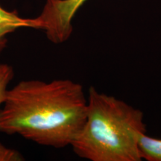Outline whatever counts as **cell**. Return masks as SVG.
Listing matches in <instances>:
<instances>
[{"mask_svg":"<svg viewBox=\"0 0 161 161\" xmlns=\"http://www.w3.org/2000/svg\"><path fill=\"white\" fill-rule=\"evenodd\" d=\"M87 98L69 79L22 80L8 89L0 106V132L43 146H71L83 128Z\"/></svg>","mask_w":161,"mask_h":161,"instance_id":"6da1fadb","label":"cell"},{"mask_svg":"<svg viewBox=\"0 0 161 161\" xmlns=\"http://www.w3.org/2000/svg\"><path fill=\"white\" fill-rule=\"evenodd\" d=\"M146 133L142 110L90 86L83 128L71 145L91 161H140V136Z\"/></svg>","mask_w":161,"mask_h":161,"instance_id":"7a4b0ae2","label":"cell"},{"mask_svg":"<svg viewBox=\"0 0 161 161\" xmlns=\"http://www.w3.org/2000/svg\"><path fill=\"white\" fill-rule=\"evenodd\" d=\"M86 0H46L40 15L35 18L37 29L45 32L48 40L61 44L71 37L72 20Z\"/></svg>","mask_w":161,"mask_h":161,"instance_id":"3957f363","label":"cell"},{"mask_svg":"<svg viewBox=\"0 0 161 161\" xmlns=\"http://www.w3.org/2000/svg\"><path fill=\"white\" fill-rule=\"evenodd\" d=\"M20 28H37L35 18L21 17L16 11H9L0 5V52L6 46V36Z\"/></svg>","mask_w":161,"mask_h":161,"instance_id":"277c9868","label":"cell"},{"mask_svg":"<svg viewBox=\"0 0 161 161\" xmlns=\"http://www.w3.org/2000/svg\"><path fill=\"white\" fill-rule=\"evenodd\" d=\"M141 158L147 161H161V139L147 136L143 133L138 140Z\"/></svg>","mask_w":161,"mask_h":161,"instance_id":"5b68a950","label":"cell"},{"mask_svg":"<svg viewBox=\"0 0 161 161\" xmlns=\"http://www.w3.org/2000/svg\"><path fill=\"white\" fill-rule=\"evenodd\" d=\"M14 69L7 64H0V106L5 101L8 86L14 78Z\"/></svg>","mask_w":161,"mask_h":161,"instance_id":"8992f818","label":"cell"},{"mask_svg":"<svg viewBox=\"0 0 161 161\" xmlns=\"http://www.w3.org/2000/svg\"><path fill=\"white\" fill-rule=\"evenodd\" d=\"M24 158L19 152L9 148L0 142V161H21Z\"/></svg>","mask_w":161,"mask_h":161,"instance_id":"52a82bcc","label":"cell"}]
</instances>
